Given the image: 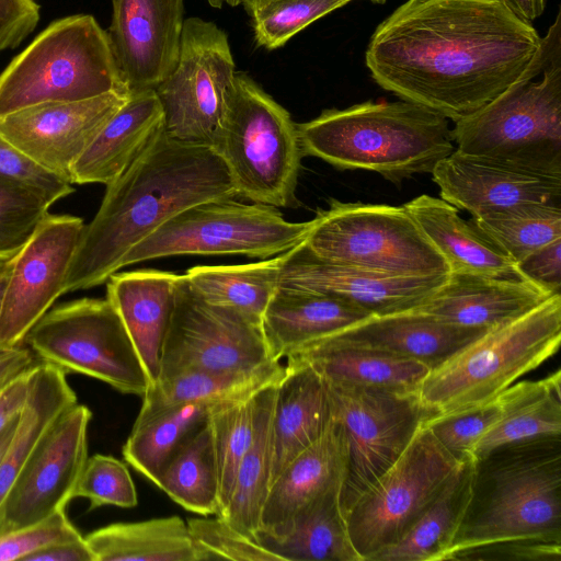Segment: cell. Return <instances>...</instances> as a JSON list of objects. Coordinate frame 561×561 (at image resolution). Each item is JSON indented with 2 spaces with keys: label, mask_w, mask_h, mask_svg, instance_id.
<instances>
[{
  "label": "cell",
  "mask_w": 561,
  "mask_h": 561,
  "mask_svg": "<svg viewBox=\"0 0 561 561\" xmlns=\"http://www.w3.org/2000/svg\"><path fill=\"white\" fill-rule=\"evenodd\" d=\"M238 196L220 156L164 129L117 179L84 225L64 294L89 289L119 268L130 250L170 218L196 204Z\"/></svg>",
  "instance_id": "2"
},
{
  "label": "cell",
  "mask_w": 561,
  "mask_h": 561,
  "mask_svg": "<svg viewBox=\"0 0 561 561\" xmlns=\"http://www.w3.org/2000/svg\"><path fill=\"white\" fill-rule=\"evenodd\" d=\"M157 486L185 510L218 515L219 482L211 431L199 426L173 453Z\"/></svg>",
  "instance_id": "40"
},
{
  "label": "cell",
  "mask_w": 561,
  "mask_h": 561,
  "mask_svg": "<svg viewBox=\"0 0 561 561\" xmlns=\"http://www.w3.org/2000/svg\"><path fill=\"white\" fill-rule=\"evenodd\" d=\"M190 533L206 560L282 561L280 557L244 535L224 518L187 520Z\"/></svg>",
  "instance_id": "46"
},
{
  "label": "cell",
  "mask_w": 561,
  "mask_h": 561,
  "mask_svg": "<svg viewBox=\"0 0 561 561\" xmlns=\"http://www.w3.org/2000/svg\"><path fill=\"white\" fill-rule=\"evenodd\" d=\"M179 275L158 270L114 273L106 298L118 312L151 380L158 379L160 355L174 305Z\"/></svg>",
  "instance_id": "28"
},
{
  "label": "cell",
  "mask_w": 561,
  "mask_h": 561,
  "mask_svg": "<svg viewBox=\"0 0 561 561\" xmlns=\"http://www.w3.org/2000/svg\"><path fill=\"white\" fill-rule=\"evenodd\" d=\"M446 560L560 561L561 542L540 539L502 540L455 551Z\"/></svg>",
  "instance_id": "50"
},
{
  "label": "cell",
  "mask_w": 561,
  "mask_h": 561,
  "mask_svg": "<svg viewBox=\"0 0 561 561\" xmlns=\"http://www.w3.org/2000/svg\"><path fill=\"white\" fill-rule=\"evenodd\" d=\"M560 370L540 380L511 385L496 398L499 416L477 442L472 459L510 443L561 435Z\"/></svg>",
  "instance_id": "33"
},
{
  "label": "cell",
  "mask_w": 561,
  "mask_h": 561,
  "mask_svg": "<svg viewBox=\"0 0 561 561\" xmlns=\"http://www.w3.org/2000/svg\"><path fill=\"white\" fill-rule=\"evenodd\" d=\"M75 497L90 501V510L103 505L130 508L138 497L127 466L121 460L96 454L88 457L73 492Z\"/></svg>",
  "instance_id": "45"
},
{
  "label": "cell",
  "mask_w": 561,
  "mask_h": 561,
  "mask_svg": "<svg viewBox=\"0 0 561 561\" xmlns=\"http://www.w3.org/2000/svg\"><path fill=\"white\" fill-rule=\"evenodd\" d=\"M403 206L444 257L449 273L526 279L511 257L443 198L422 194Z\"/></svg>",
  "instance_id": "30"
},
{
  "label": "cell",
  "mask_w": 561,
  "mask_h": 561,
  "mask_svg": "<svg viewBox=\"0 0 561 561\" xmlns=\"http://www.w3.org/2000/svg\"><path fill=\"white\" fill-rule=\"evenodd\" d=\"M328 386L332 415L342 426L347 447L346 473L340 494L345 515L435 414L421 402L417 393Z\"/></svg>",
  "instance_id": "13"
},
{
  "label": "cell",
  "mask_w": 561,
  "mask_h": 561,
  "mask_svg": "<svg viewBox=\"0 0 561 561\" xmlns=\"http://www.w3.org/2000/svg\"><path fill=\"white\" fill-rule=\"evenodd\" d=\"M206 1L213 8L220 9L226 3L227 0H206Z\"/></svg>",
  "instance_id": "60"
},
{
  "label": "cell",
  "mask_w": 561,
  "mask_h": 561,
  "mask_svg": "<svg viewBox=\"0 0 561 561\" xmlns=\"http://www.w3.org/2000/svg\"><path fill=\"white\" fill-rule=\"evenodd\" d=\"M488 330L454 324L413 309L373 316L330 336L415 359L432 370Z\"/></svg>",
  "instance_id": "23"
},
{
  "label": "cell",
  "mask_w": 561,
  "mask_h": 561,
  "mask_svg": "<svg viewBox=\"0 0 561 561\" xmlns=\"http://www.w3.org/2000/svg\"><path fill=\"white\" fill-rule=\"evenodd\" d=\"M552 295L528 279L451 272L416 309L454 324L491 329L524 316Z\"/></svg>",
  "instance_id": "22"
},
{
  "label": "cell",
  "mask_w": 561,
  "mask_h": 561,
  "mask_svg": "<svg viewBox=\"0 0 561 561\" xmlns=\"http://www.w3.org/2000/svg\"><path fill=\"white\" fill-rule=\"evenodd\" d=\"M277 381L254 396L253 438L239 465L230 501L219 515L253 539L260 529L261 513L270 489L271 423Z\"/></svg>",
  "instance_id": "37"
},
{
  "label": "cell",
  "mask_w": 561,
  "mask_h": 561,
  "mask_svg": "<svg viewBox=\"0 0 561 561\" xmlns=\"http://www.w3.org/2000/svg\"><path fill=\"white\" fill-rule=\"evenodd\" d=\"M226 3L231 7H237L240 4V0H227Z\"/></svg>",
  "instance_id": "61"
},
{
  "label": "cell",
  "mask_w": 561,
  "mask_h": 561,
  "mask_svg": "<svg viewBox=\"0 0 561 561\" xmlns=\"http://www.w3.org/2000/svg\"><path fill=\"white\" fill-rule=\"evenodd\" d=\"M95 561H204L179 516L114 523L84 537Z\"/></svg>",
  "instance_id": "34"
},
{
  "label": "cell",
  "mask_w": 561,
  "mask_h": 561,
  "mask_svg": "<svg viewBox=\"0 0 561 561\" xmlns=\"http://www.w3.org/2000/svg\"><path fill=\"white\" fill-rule=\"evenodd\" d=\"M10 271H11V259L8 261L0 262V313H1L3 295H4V290H5Z\"/></svg>",
  "instance_id": "58"
},
{
  "label": "cell",
  "mask_w": 561,
  "mask_h": 561,
  "mask_svg": "<svg viewBox=\"0 0 561 561\" xmlns=\"http://www.w3.org/2000/svg\"><path fill=\"white\" fill-rule=\"evenodd\" d=\"M51 205L38 192L0 178V262L26 244Z\"/></svg>",
  "instance_id": "44"
},
{
  "label": "cell",
  "mask_w": 561,
  "mask_h": 561,
  "mask_svg": "<svg viewBox=\"0 0 561 561\" xmlns=\"http://www.w3.org/2000/svg\"><path fill=\"white\" fill-rule=\"evenodd\" d=\"M226 400L231 399L188 402L163 410L141 423H134L122 450L125 461L157 485L176 448L206 423L210 412Z\"/></svg>",
  "instance_id": "39"
},
{
  "label": "cell",
  "mask_w": 561,
  "mask_h": 561,
  "mask_svg": "<svg viewBox=\"0 0 561 561\" xmlns=\"http://www.w3.org/2000/svg\"><path fill=\"white\" fill-rule=\"evenodd\" d=\"M313 220L287 221L272 206L213 199L176 214L135 245L123 267L184 254H243L270 259L304 242Z\"/></svg>",
  "instance_id": "10"
},
{
  "label": "cell",
  "mask_w": 561,
  "mask_h": 561,
  "mask_svg": "<svg viewBox=\"0 0 561 561\" xmlns=\"http://www.w3.org/2000/svg\"><path fill=\"white\" fill-rule=\"evenodd\" d=\"M446 276L391 277L317 256L301 242L284 253L278 286L310 290L354 304L373 316L422 306Z\"/></svg>",
  "instance_id": "20"
},
{
  "label": "cell",
  "mask_w": 561,
  "mask_h": 561,
  "mask_svg": "<svg viewBox=\"0 0 561 561\" xmlns=\"http://www.w3.org/2000/svg\"><path fill=\"white\" fill-rule=\"evenodd\" d=\"M0 178L34 190L53 204L75 192L70 182L37 164L1 135Z\"/></svg>",
  "instance_id": "49"
},
{
  "label": "cell",
  "mask_w": 561,
  "mask_h": 561,
  "mask_svg": "<svg viewBox=\"0 0 561 561\" xmlns=\"http://www.w3.org/2000/svg\"><path fill=\"white\" fill-rule=\"evenodd\" d=\"M30 369L14 377L0 390V432L21 413L25 404Z\"/></svg>",
  "instance_id": "53"
},
{
  "label": "cell",
  "mask_w": 561,
  "mask_h": 561,
  "mask_svg": "<svg viewBox=\"0 0 561 561\" xmlns=\"http://www.w3.org/2000/svg\"><path fill=\"white\" fill-rule=\"evenodd\" d=\"M91 410L78 402L64 412L28 458L0 507V535L65 510L88 459Z\"/></svg>",
  "instance_id": "17"
},
{
  "label": "cell",
  "mask_w": 561,
  "mask_h": 561,
  "mask_svg": "<svg viewBox=\"0 0 561 561\" xmlns=\"http://www.w3.org/2000/svg\"><path fill=\"white\" fill-rule=\"evenodd\" d=\"M560 342L561 295L556 294L432 369L417 394L435 416L483 405L551 357Z\"/></svg>",
  "instance_id": "6"
},
{
  "label": "cell",
  "mask_w": 561,
  "mask_h": 561,
  "mask_svg": "<svg viewBox=\"0 0 561 561\" xmlns=\"http://www.w3.org/2000/svg\"><path fill=\"white\" fill-rule=\"evenodd\" d=\"M440 198L481 217L523 204L561 205V178L493 163L454 150L432 171Z\"/></svg>",
  "instance_id": "21"
},
{
  "label": "cell",
  "mask_w": 561,
  "mask_h": 561,
  "mask_svg": "<svg viewBox=\"0 0 561 561\" xmlns=\"http://www.w3.org/2000/svg\"><path fill=\"white\" fill-rule=\"evenodd\" d=\"M19 415L15 416L11 422H9L4 426V428L0 432V458L14 434V431H15V427L18 424V420H19Z\"/></svg>",
  "instance_id": "57"
},
{
  "label": "cell",
  "mask_w": 561,
  "mask_h": 561,
  "mask_svg": "<svg viewBox=\"0 0 561 561\" xmlns=\"http://www.w3.org/2000/svg\"><path fill=\"white\" fill-rule=\"evenodd\" d=\"M340 494L341 489L321 494L279 529L259 531L254 540L282 561H362L348 534Z\"/></svg>",
  "instance_id": "31"
},
{
  "label": "cell",
  "mask_w": 561,
  "mask_h": 561,
  "mask_svg": "<svg viewBox=\"0 0 561 561\" xmlns=\"http://www.w3.org/2000/svg\"><path fill=\"white\" fill-rule=\"evenodd\" d=\"M83 228L80 217L48 213L11 259L0 313V350L22 345L33 325L64 295Z\"/></svg>",
  "instance_id": "16"
},
{
  "label": "cell",
  "mask_w": 561,
  "mask_h": 561,
  "mask_svg": "<svg viewBox=\"0 0 561 561\" xmlns=\"http://www.w3.org/2000/svg\"><path fill=\"white\" fill-rule=\"evenodd\" d=\"M38 20L39 5L34 0H0V50L18 47Z\"/></svg>",
  "instance_id": "51"
},
{
  "label": "cell",
  "mask_w": 561,
  "mask_h": 561,
  "mask_svg": "<svg viewBox=\"0 0 561 561\" xmlns=\"http://www.w3.org/2000/svg\"><path fill=\"white\" fill-rule=\"evenodd\" d=\"M274 362L262 321L206 301L179 275L158 378L182 370L252 371Z\"/></svg>",
  "instance_id": "15"
},
{
  "label": "cell",
  "mask_w": 561,
  "mask_h": 561,
  "mask_svg": "<svg viewBox=\"0 0 561 561\" xmlns=\"http://www.w3.org/2000/svg\"><path fill=\"white\" fill-rule=\"evenodd\" d=\"M129 94L107 32L90 14L50 23L0 73V117L49 102Z\"/></svg>",
  "instance_id": "7"
},
{
  "label": "cell",
  "mask_w": 561,
  "mask_h": 561,
  "mask_svg": "<svg viewBox=\"0 0 561 561\" xmlns=\"http://www.w3.org/2000/svg\"><path fill=\"white\" fill-rule=\"evenodd\" d=\"M237 195L252 203L297 207L304 157L290 114L245 73H236L226 115L210 146Z\"/></svg>",
  "instance_id": "8"
},
{
  "label": "cell",
  "mask_w": 561,
  "mask_h": 561,
  "mask_svg": "<svg viewBox=\"0 0 561 561\" xmlns=\"http://www.w3.org/2000/svg\"><path fill=\"white\" fill-rule=\"evenodd\" d=\"M42 362L66 373L106 382L142 397L151 386L147 369L107 298H80L49 309L25 336Z\"/></svg>",
  "instance_id": "11"
},
{
  "label": "cell",
  "mask_w": 561,
  "mask_h": 561,
  "mask_svg": "<svg viewBox=\"0 0 561 561\" xmlns=\"http://www.w3.org/2000/svg\"><path fill=\"white\" fill-rule=\"evenodd\" d=\"M517 267L524 278L552 294H560L561 239L535 250L518 262Z\"/></svg>",
  "instance_id": "52"
},
{
  "label": "cell",
  "mask_w": 561,
  "mask_h": 561,
  "mask_svg": "<svg viewBox=\"0 0 561 561\" xmlns=\"http://www.w3.org/2000/svg\"><path fill=\"white\" fill-rule=\"evenodd\" d=\"M352 0H268L250 15L259 46L276 49L312 22Z\"/></svg>",
  "instance_id": "43"
},
{
  "label": "cell",
  "mask_w": 561,
  "mask_h": 561,
  "mask_svg": "<svg viewBox=\"0 0 561 561\" xmlns=\"http://www.w3.org/2000/svg\"><path fill=\"white\" fill-rule=\"evenodd\" d=\"M373 317L363 308L321 293L278 286L262 328L273 360Z\"/></svg>",
  "instance_id": "27"
},
{
  "label": "cell",
  "mask_w": 561,
  "mask_h": 561,
  "mask_svg": "<svg viewBox=\"0 0 561 561\" xmlns=\"http://www.w3.org/2000/svg\"><path fill=\"white\" fill-rule=\"evenodd\" d=\"M460 463L423 425L396 462L345 513L352 543L362 561H371L376 553L400 540Z\"/></svg>",
  "instance_id": "12"
},
{
  "label": "cell",
  "mask_w": 561,
  "mask_h": 561,
  "mask_svg": "<svg viewBox=\"0 0 561 561\" xmlns=\"http://www.w3.org/2000/svg\"><path fill=\"white\" fill-rule=\"evenodd\" d=\"M471 220L516 264L561 239V205L523 204Z\"/></svg>",
  "instance_id": "41"
},
{
  "label": "cell",
  "mask_w": 561,
  "mask_h": 561,
  "mask_svg": "<svg viewBox=\"0 0 561 561\" xmlns=\"http://www.w3.org/2000/svg\"><path fill=\"white\" fill-rule=\"evenodd\" d=\"M284 253L242 265H197L185 276L206 301L238 310L262 321L278 287Z\"/></svg>",
  "instance_id": "38"
},
{
  "label": "cell",
  "mask_w": 561,
  "mask_h": 561,
  "mask_svg": "<svg viewBox=\"0 0 561 561\" xmlns=\"http://www.w3.org/2000/svg\"><path fill=\"white\" fill-rule=\"evenodd\" d=\"M236 65L228 36L214 22L184 20L175 68L154 89L172 138L211 146L234 88Z\"/></svg>",
  "instance_id": "14"
},
{
  "label": "cell",
  "mask_w": 561,
  "mask_h": 561,
  "mask_svg": "<svg viewBox=\"0 0 561 561\" xmlns=\"http://www.w3.org/2000/svg\"><path fill=\"white\" fill-rule=\"evenodd\" d=\"M255 393L224 401L210 412L207 419L218 470L219 513L217 516L221 515L230 501L239 465L253 438Z\"/></svg>",
  "instance_id": "42"
},
{
  "label": "cell",
  "mask_w": 561,
  "mask_h": 561,
  "mask_svg": "<svg viewBox=\"0 0 561 561\" xmlns=\"http://www.w3.org/2000/svg\"><path fill=\"white\" fill-rule=\"evenodd\" d=\"M81 537L65 510H60L35 524L0 535V561H25L50 545Z\"/></svg>",
  "instance_id": "48"
},
{
  "label": "cell",
  "mask_w": 561,
  "mask_h": 561,
  "mask_svg": "<svg viewBox=\"0 0 561 561\" xmlns=\"http://www.w3.org/2000/svg\"><path fill=\"white\" fill-rule=\"evenodd\" d=\"M107 35L129 92L156 89L175 68L184 0H112Z\"/></svg>",
  "instance_id": "19"
},
{
  "label": "cell",
  "mask_w": 561,
  "mask_h": 561,
  "mask_svg": "<svg viewBox=\"0 0 561 561\" xmlns=\"http://www.w3.org/2000/svg\"><path fill=\"white\" fill-rule=\"evenodd\" d=\"M346 466L344 432L332 415L322 435L271 483L256 533L272 534L313 499L334 489L342 490Z\"/></svg>",
  "instance_id": "26"
},
{
  "label": "cell",
  "mask_w": 561,
  "mask_h": 561,
  "mask_svg": "<svg viewBox=\"0 0 561 561\" xmlns=\"http://www.w3.org/2000/svg\"><path fill=\"white\" fill-rule=\"evenodd\" d=\"M331 419L327 381L309 365L287 359L276 383L272 412L270 485L296 456L322 435Z\"/></svg>",
  "instance_id": "25"
},
{
  "label": "cell",
  "mask_w": 561,
  "mask_h": 561,
  "mask_svg": "<svg viewBox=\"0 0 561 561\" xmlns=\"http://www.w3.org/2000/svg\"><path fill=\"white\" fill-rule=\"evenodd\" d=\"M66 375L46 362L30 369L27 398L0 458V507L38 443L58 417L78 402Z\"/></svg>",
  "instance_id": "32"
},
{
  "label": "cell",
  "mask_w": 561,
  "mask_h": 561,
  "mask_svg": "<svg viewBox=\"0 0 561 561\" xmlns=\"http://www.w3.org/2000/svg\"><path fill=\"white\" fill-rule=\"evenodd\" d=\"M312 367L331 386H359L417 393L431 371L415 359L327 336L287 356Z\"/></svg>",
  "instance_id": "29"
},
{
  "label": "cell",
  "mask_w": 561,
  "mask_h": 561,
  "mask_svg": "<svg viewBox=\"0 0 561 561\" xmlns=\"http://www.w3.org/2000/svg\"><path fill=\"white\" fill-rule=\"evenodd\" d=\"M518 19L533 24L547 7V0H497Z\"/></svg>",
  "instance_id": "56"
},
{
  "label": "cell",
  "mask_w": 561,
  "mask_h": 561,
  "mask_svg": "<svg viewBox=\"0 0 561 561\" xmlns=\"http://www.w3.org/2000/svg\"><path fill=\"white\" fill-rule=\"evenodd\" d=\"M497 416L499 405L494 399L473 409L433 416L424 425L451 456L462 462L472 459L477 442Z\"/></svg>",
  "instance_id": "47"
},
{
  "label": "cell",
  "mask_w": 561,
  "mask_h": 561,
  "mask_svg": "<svg viewBox=\"0 0 561 561\" xmlns=\"http://www.w3.org/2000/svg\"><path fill=\"white\" fill-rule=\"evenodd\" d=\"M305 244L317 256L391 277L446 276L449 267L403 205L330 202Z\"/></svg>",
  "instance_id": "9"
},
{
  "label": "cell",
  "mask_w": 561,
  "mask_h": 561,
  "mask_svg": "<svg viewBox=\"0 0 561 561\" xmlns=\"http://www.w3.org/2000/svg\"><path fill=\"white\" fill-rule=\"evenodd\" d=\"M297 130L304 156L376 172L394 184L432 173L455 150L449 121L404 100L324 110Z\"/></svg>",
  "instance_id": "4"
},
{
  "label": "cell",
  "mask_w": 561,
  "mask_h": 561,
  "mask_svg": "<svg viewBox=\"0 0 561 561\" xmlns=\"http://www.w3.org/2000/svg\"><path fill=\"white\" fill-rule=\"evenodd\" d=\"M459 153L561 178V10L524 72L451 128Z\"/></svg>",
  "instance_id": "5"
},
{
  "label": "cell",
  "mask_w": 561,
  "mask_h": 561,
  "mask_svg": "<svg viewBox=\"0 0 561 561\" xmlns=\"http://www.w3.org/2000/svg\"><path fill=\"white\" fill-rule=\"evenodd\" d=\"M128 96L110 92L81 101L33 105L0 117V135L71 183L76 161Z\"/></svg>",
  "instance_id": "18"
},
{
  "label": "cell",
  "mask_w": 561,
  "mask_h": 561,
  "mask_svg": "<svg viewBox=\"0 0 561 561\" xmlns=\"http://www.w3.org/2000/svg\"><path fill=\"white\" fill-rule=\"evenodd\" d=\"M285 367L274 362L252 371L182 370L160 376L142 396V404L135 423H141L157 413L180 404L236 399L256 392L277 381Z\"/></svg>",
  "instance_id": "36"
},
{
  "label": "cell",
  "mask_w": 561,
  "mask_h": 561,
  "mask_svg": "<svg viewBox=\"0 0 561 561\" xmlns=\"http://www.w3.org/2000/svg\"><path fill=\"white\" fill-rule=\"evenodd\" d=\"M25 561H95L85 538L61 541L41 549Z\"/></svg>",
  "instance_id": "54"
},
{
  "label": "cell",
  "mask_w": 561,
  "mask_h": 561,
  "mask_svg": "<svg viewBox=\"0 0 561 561\" xmlns=\"http://www.w3.org/2000/svg\"><path fill=\"white\" fill-rule=\"evenodd\" d=\"M540 41L497 0H407L374 31L365 64L382 89L455 123L518 79Z\"/></svg>",
  "instance_id": "1"
},
{
  "label": "cell",
  "mask_w": 561,
  "mask_h": 561,
  "mask_svg": "<svg viewBox=\"0 0 561 561\" xmlns=\"http://www.w3.org/2000/svg\"><path fill=\"white\" fill-rule=\"evenodd\" d=\"M34 364L32 352L22 345L0 350V390Z\"/></svg>",
  "instance_id": "55"
},
{
  "label": "cell",
  "mask_w": 561,
  "mask_h": 561,
  "mask_svg": "<svg viewBox=\"0 0 561 561\" xmlns=\"http://www.w3.org/2000/svg\"><path fill=\"white\" fill-rule=\"evenodd\" d=\"M268 0H240V4L243 5V8L247 10V12L250 14L254 9L257 7L264 4ZM353 1V0H352ZM374 3H383L386 0H369Z\"/></svg>",
  "instance_id": "59"
},
{
  "label": "cell",
  "mask_w": 561,
  "mask_h": 561,
  "mask_svg": "<svg viewBox=\"0 0 561 561\" xmlns=\"http://www.w3.org/2000/svg\"><path fill=\"white\" fill-rule=\"evenodd\" d=\"M473 461L470 499L443 561L502 540L561 542V435L502 445Z\"/></svg>",
  "instance_id": "3"
},
{
  "label": "cell",
  "mask_w": 561,
  "mask_h": 561,
  "mask_svg": "<svg viewBox=\"0 0 561 561\" xmlns=\"http://www.w3.org/2000/svg\"><path fill=\"white\" fill-rule=\"evenodd\" d=\"M163 129L164 114L154 89L131 91L76 161L71 183L110 184Z\"/></svg>",
  "instance_id": "24"
},
{
  "label": "cell",
  "mask_w": 561,
  "mask_h": 561,
  "mask_svg": "<svg viewBox=\"0 0 561 561\" xmlns=\"http://www.w3.org/2000/svg\"><path fill=\"white\" fill-rule=\"evenodd\" d=\"M473 459L460 463L409 531L371 561H443L470 499Z\"/></svg>",
  "instance_id": "35"
}]
</instances>
